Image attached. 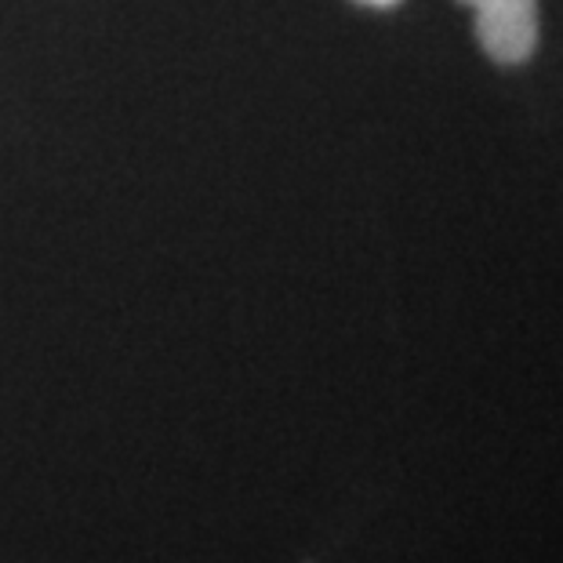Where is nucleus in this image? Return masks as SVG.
<instances>
[{
  "label": "nucleus",
  "instance_id": "obj_1",
  "mask_svg": "<svg viewBox=\"0 0 563 563\" xmlns=\"http://www.w3.org/2000/svg\"><path fill=\"white\" fill-rule=\"evenodd\" d=\"M476 15V37L495 63H527L538 44V0H462Z\"/></svg>",
  "mask_w": 563,
  "mask_h": 563
},
{
  "label": "nucleus",
  "instance_id": "obj_2",
  "mask_svg": "<svg viewBox=\"0 0 563 563\" xmlns=\"http://www.w3.org/2000/svg\"><path fill=\"white\" fill-rule=\"evenodd\" d=\"M361 4H375V8H393V4H400V0H361Z\"/></svg>",
  "mask_w": 563,
  "mask_h": 563
}]
</instances>
